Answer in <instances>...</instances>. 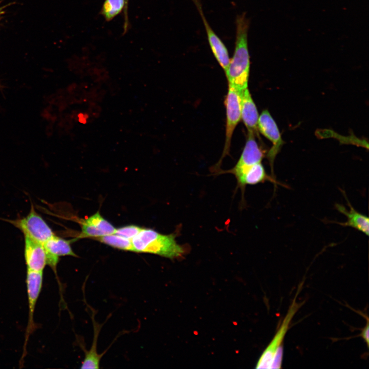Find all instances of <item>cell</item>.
Instances as JSON below:
<instances>
[{
    "instance_id": "cell-13",
    "label": "cell",
    "mask_w": 369,
    "mask_h": 369,
    "mask_svg": "<svg viewBox=\"0 0 369 369\" xmlns=\"http://www.w3.org/2000/svg\"><path fill=\"white\" fill-rule=\"evenodd\" d=\"M342 193L349 207V210H348L342 204L339 203L335 204V208L340 213L346 217L347 220L345 222H335V223L343 227L353 228L361 232L366 236H368V217L356 211L350 202L344 191L342 192Z\"/></svg>"
},
{
    "instance_id": "cell-20",
    "label": "cell",
    "mask_w": 369,
    "mask_h": 369,
    "mask_svg": "<svg viewBox=\"0 0 369 369\" xmlns=\"http://www.w3.org/2000/svg\"><path fill=\"white\" fill-rule=\"evenodd\" d=\"M368 318L366 317V323L365 326L361 330L360 336L364 340L367 347L368 346Z\"/></svg>"
},
{
    "instance_id": "cell-19",
    "label": "cell",
    "mask_w": 369,
    "mask_h": 369,
    "mask_svg": "<svg viewBox=\"0 0 369 369\" xmlns=\"http://www.w3.org/2000/svg\"><path fill=\"white\" fill-rule=\"evenodd\" d=\"M129 0H125L126 5L125 8L123 11L124 12V32L123 34H125L128 31L129 28V21L128 18V4Z\"/></svg>"
},
{
    "instance_id": "cell-4",
    "label": "cell",
    "mask_w": 369,
    "mask_h": 369,
    "mask_svg": "<svg viewBox=\"0 0 369 369\" xmlns=\"http://www.w3.org/2000/svg\"><path fill=\"white\" fill-rule=\"evenodd\" d=\"M8 221L18 228L24 237L42 244L55 235L45 220L35 211L33 204L27 216Z\"/></svg>"
},
{
    "instance_id": "cell-16",
    "label": "cell",
    "mask_w": 369,
    "mask_h": 369,
    "mask_svg": "<svg viewBox=\"0 0 369 369\" xmlns=\"http://www.w3.org/2000/svg\"><path fill=\"white\" fill-rule=\"evenodd\" d=\"M125 5V0H104L100 13L109 22L124 11Z\"/></svg>"
},
{
    "instance_id": "cell-8",
    "label": "cell",
    "mask_w": 369,
    "mask_h": 369,
    "mask_svg": "<svg viewBox=\"0 0 369 369\" xmlns=\"http://www.w3.org/2000/svg\"><path fill=\"white\" fill-rule=\"evenodd\" d=\"M43 272L27 271L26 285L29 304V321L27 329L26 339L34 328L33 315L35 305L42 290Z\"/></svg>"
},
{
    "instance_id": "cell-22",
    "label": "cell",
    "mask_w": 369,
    "mask_h": 369,
    "mask_svg": "<svg viewBox=\"0 0 369 369\" xmlns=\"http://www.w3.org/2000/svg\"><path fill=\"white\" fill-rule=\"evenodd\" d=\"M1 87H2V86H1V85L0 84V89L1 88Z\"/></svg>"
},
{
    "instance_id": "cell-21",
    "label": "cell",
    "mask_w": 369,
    "mask_h": 369,
    "mask_svg": "<svg viewBox=\"0 0 369 369\" xmlns=\"http://www.w3.org/2000/svg\"><path fill=\"white\" fill-rule=\"evenodd\" d=\"M4 8H5V6H2V7L0 6V20L2 18V16L5 13Z\"/></svg>"
},
{
    "instance_id": "cell-12",
    "label": "cell",
    "mask_w": 369,
    "mask_h": 369,
    "mask_svg": "<svg viewBox=\"0 0 369 369\" xmlns=\"http://www.w3.org/2000/svg\"><path fill=\"white\" fill-rule=\"evenodd\" d=\"M193 1L197 6V9L199 10L200 16L203 20L202 21L206 28L207 37L211 49L216 59L223 70L225 72L228 68L230 61L228 50L222 40L215 34L208 24L203 14L201 6L198 2V0H193Z\"/></svg>"
},
{
    "instance_id": "cell-7",
    "label": "cell",
    "mask_w": 369,
    "mask_h": 369,
    "mask_svg": "<svg viewBox=\"0 0 369 369\" xmlns=\"http://www.w3.org/2000/svg\"><path fill=\"white\" fill-rule=\"evenodd\" d=\"M258 130L273 144L272 148L268 152L267 157L271 166L272 173L274 176V159L282 146L283 141L275 121L266 110H264L259 116Z\"/></svg>"
},
{
    "instance_id": "cell-2",
    "label": "cell",
    "mask_w": 369,
    "mask_h": 369,
    "mask_svg": "<svg viewBox=\"0 0 369 369\" xmlns=\"http://www.w3.org/2000/svg\"><path fill=\"white\" fill-rule=\"evenodd\" d=\"M133 251L157 255L169 259L181 257L185 249L176 240V234H162L151 229H141L131 240Z\"/></svg>"
},
{
    "instance_id": "cell-15",
    "label": "cell",
    "mask_w": 369,
    "mask_h": 369,
    "mask_svg": "<svg viewBox=\"0 0 369 369\" xmlns=\"http://www.w3.org/2000/svg\"><path fill=\"white\" fill-rule=\"evenodd\" d=\"M92 321L94 326V338L92 345L89 351H85V357L81 363V368H99L100 358L103 354H99L97 352V342L98 334L101 329L100 324H97L93 316Z\"/></svg>"
},
{
    "instance_id": "cell-11",
    "label": "cell",
    "mask_w": 369,
    "mask_h": 369,
    "mask_svg": "<svg viewBox=\"0 0 369 369\" xmlns=\"http://www.w3.org/2000/svg\"><path fill=\"white\" fill-rule=\"evenodd\" d=\"M116 228L98 211L82 222L79 238H97L114 234Z\"/></svg>"
},
{
    "instance_id": "cell-10",
    "label": "cell",
    "mask_w": 369,
    "mask_h": 369,
    "mask_svg": "<svg viewBox=\"0 0 369 369\" xmlns=\"http://www.w3.org/2000/svg\"><path fill=\"white\" fill-rule=\"evenodd\" d=\"M24 257L28 270L43 272L47 256L43 244L25 237Z\"/></svg>"
},
{
    "instance_id": "cell-14",
    "label": "cell",
    "mask_w": 369,
    "mask_h": 369,
    "mask_svg": "<svg viewBox=\"0 0 369 369\" xmlns=\"http://www.w3.org/2000/svg\"><path fill=\"white\" fill-rule=\"evenodd\" d=\"M259 115L248 88L241 92V119L248 132H257Z\"/></svg>"
},
{
    "instance_id": "cell-3",
    "label": "cell",
    "mask_w": 369,
    "mask_h": 369,
    "mask_svg": "<svg viewBox=\"0 0 369 369\" xmlns=\"http://www.w3.org/2000/svg\"><path fill=\"white\" fill-rule=\"evenodd\" d=\"M301 287L299 286L298 288L277 331L258 359L256 364V368H280L281 367L284 339L294 315L303 304V302H297L296 299Z\"/></svg>"
},
{
    "instance_id": "cell-18",
    "label": "cell",
    "mask_w": 369,
    "mask_h": 369,
    "mask_svg": "<svg viewBox=\"0 0 369 369\" xmlns=\"http://www.w3.org/2000/svg\"><path fill=\"white\" fill-rule=\"evenodd\" d=\"M141 228L135 225H129L116 229L114 234L131 240L141 230Z\"/></svg>"
},
{
    "instance_id": "cell-17",
    "label": "cell",
    "mask_w": 369,
    "mask_h": 369,
    "mask_svg": "<svg viewBox=\"0 0 369 369\" xmlns=\"http://www.w3.org/2000/svg\"><path fill=\"white\" fill-rule=\"evenodd\" d=\"M97 238L100 242L114 248L121 250L133 251L131 240L117 234H109Z\"/></svg>"
},
{
    "instance_id": "cell-9",
    "label": "cell",
    "mask_w": 369,
    "mask_h": 369,
    "mask_svg": "<svg viewBox=\"0 0 369 369\" xmlns=\"http://www.w3.org/2000/svg\"><path fill=\"white\" fill-rule=\"evenodd\" d=\"M70 241L54 235L43 244L46 252L47 264L54 271L56 270L59 257H77L72 250Z\"/></svg>"
},
{
    "instance_id": "cell-6",
    "label": "cell",
    "mask_w": 369,
    "mask_h": 369,
    "mask_svg": "<svg viewBox=\"0 0 369 369\" xmlns=\"http://www.w3.org/2000/svg\"><path fill=\"white\" fill-rule=\"evenodd\" d=\"M263 156L264 152L255 140V134L248 132V138L239 159L232 169L225 171L224 173L232 174L237 179L253 166L261 162Z\"/></svg>"
},
{
    "instance_id": "cell-5",
    "label": "cell",
    "mask_w": 369,
    "mask_h": 369,
    "mask_svg": "<svg viewBox=\"0 0 369 369\" xmlns=\"http://www.w3.org/2000/svg\"><path fill=\"white\" fill-rule=\"evenodd\" d=\"M241 92L229 85L225 99L226 108L225 140L222 158L229 154L234 130L241 119Z\"/></svg>"
},
{
    "instance_id": "cell-1",
    "label": "cell",
    "mask_w": 369,
    "mask_h": 369,
    "mask_svg": "<svg viewBox=\"0 0 369 369\" xmlns=\"http://www.w3.org/2000/svg\"><path fill=\"white\" fill-rule=\"evenodd\" d=\"M236 25L234 52L225 73L229 85L241 91L248 88L250 67L248 43L249 21L245 13L237 16Z\"/></svg>"
}]
</instances>
